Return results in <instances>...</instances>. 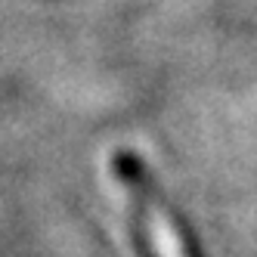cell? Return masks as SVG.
Here are the masks:
<instances>
[{"label":"cell","mask_w":257,"mask_h":257,"mask_svg":"<svg viewBox=\"0 0 257 257\" xmlns=\"http://www.w3.org/2000/svg\"><path fill=\"white\" fill-rule=\"evenodd\" d=\"M149 235H152V254H155V257H186L180 235L171 229V223H168V220H164L161 214L152 217Z\"/></svg>","instance_id":"1"}]
</instances>
